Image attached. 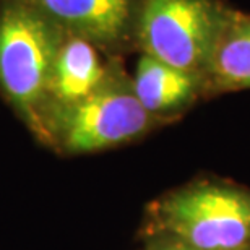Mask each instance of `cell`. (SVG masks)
Here are the masks:
<instances>
[{"instance_id": "6da1fadb", "label": "cell", "mask_w": 250, "mask_h": 250, "mask_svg": "<svg viewBox=\"0 0 250 250\" xmlns=\"http://www.w3.org/2000/svg\"><path fill=\"white\" fill-rule=\"evenodd\" d=\"M65 36L21 0H0V93L44 146L49 84Z\"/></svg>"}, {"instance_id": "7a4b0ae2", "label": "cell", "mask_w": 250, "mask_h": 250, "mask_svg": "<svg viewBox=\"0 0 250 250\" xmlns=\"http://www.w3.org/2000/svg\"><path fill=\"white\" fill-rule=\"evenodd\" d=\"M156 234L197 250L250 249V190L195 182L172 190L153 209Z\"/></svg>"}, {"instance_id": "3957f363", "label": "cell", "mask_w": 250, "mask_h": 250, "mask_svg": "<svg viewBox=\"0 0 250 250\" xmlns=\"http://www.w3.org/2000/svg\"><path fill=\"white\" fill-rule=\"evenodd\" d=\"M156 122L135 96L132 80L114 65L93 94L52 117L49 148L62 154L104 151L142 138Z\"/></svg>"}, {"instance_id": "277c9868", "label": "cell", "mask_w": 250, "mask_h": 250, "mask_svg": "<svg viewBox=\"0 0 250 250\" xmlns=\"http://www.w3.org/2000/svg\"><path fill=\"white\" fill-rule=\"evenodd\" d=\"M229 10L218 0H140L135 42L145 56L203 80Z\"/></svg>"}, {"instance_id": "5b68a950", "label": "cell", "mask_w": 250, "mask_h": 250, "mask_svg": "<svg viewBox=\"0 0 250 250\" xmlns=\"http://www.w3.org/2000/svg\"><path fill=\"white\" fill-rule=\"evenodd\" d=\"M65 34L116 52L135 41L140 0H21Z\"/></svg>"}, {"instance_id": "8992f818", "label": "cell", "mask_w": 250, "mask_h": 250, "mask_svg": "<svg viewBox=\"0 0 250 250\" xmlns=\"http://www.w3.org/2000/svg\"><path fill=\"white\" fill-rule=\"evenodd\" d=\"M101 49L78 36L67 34L54 62L49 84L47 146L49 124L56 114L86 99L109 78L114 65L103 61Z\"/></svg>"}, {"instance_id": "52a82bcc", "label": "cell", "mask_w": 250, "mask_h": 250, "mask_svg": "<svg viewBox=\"0 0 250 250\" xmlns=\"http://www.w3.org/2000/svg\"><path fill=\"white\" fill-rule=\"evenodd\" d=\"M132 88L140 104L154 119L176 116L195 101L203 80L184 70L145 56L138 59Z\"/></svg>"}, {"instance_id": "ba28073f", "label": "cell", "mask_w": 250, "mask_h": 250, "mask_svg": "<svg viewBox=\"0 0 250 250\" xmlns=\"http://www.w3.org/2000/svg\"><path fill=\"white\" fill-rule=\"evenodd\" d=\"M205 82L218 89L250 88V17L229 12L209 59Z\"/></svg>"}, {"instance_id": "9c48e42d", "label": "cell", "mask_w": 250, "mask_h": 250, "mask_svg": "<svg viewBox=\"0 0 250 250\" xmlns=\"http://www.w3.org/2000/svg\"><path fill=\"white\" fill-rule=\"evenodd\" d=\"M146 250H197L187 246L184 242H179L176 239L163 236V234H154L153 241L148 244Z\"/></svg>"}, {"instance_id": "30bf717a", "label": "cell", "mask_w": 250, "mask_h": 250, "mask_svg": "<svg viewBox=\"0 0 250 250\" xmlns=\"http://www.w3.org/2000/svg\"><path fill=\"white\" fill-rule=\"evenodd\" d=\"M249 250H250V249H249Z\"/></svg>"}]
</instances>
